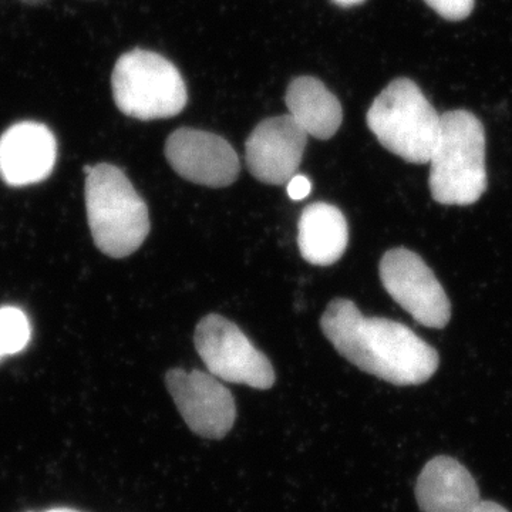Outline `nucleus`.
Instances as JSON below:
<instances>
[{
    "mask_svg": "<svg viewBox=\"0 0 512 512\" xmlns=\"http://www.w3.org/2000/svg\"><path fill=\"white\" fill-rule=\"evenodd\" d=\"M333 3H336L338 6H342V8H352V6L360 5V3L365 2V0H332Z\"/></svg>",
    "mask_w": 512,
    "mask_h": 512,
    "instance_id": "obj_19",
    "label": "nucleus"
},
{
    "mask_svg": "<svg viewBox=\"0 0 512 512\" xmlns=\"http://www.w3.org/2000/svg\"><path fill=\"white\" fill-rule=\"evenodd\" d=\"M113 99L133 119H170L185 109L187 86L173 63L150 50L134 49L117 60L111 76Z\"/></svg>",
    "mask_w": 512,
    "mask_h": 512,
    "instance_id": "obj_5",
    "label": "nucleus"
},
{
    "mask_svg": "<svg viewBox=\"0 0 512 512\" xmlns=\"http://www.w3.org/2000/svg\"><path fill=\"white\" fill-rule=\"evenodd\" d=\"M46 512H80V511L70 510V508H55V510H49Z\"/></svg>",
    "mask_w": 512,
    "mask_h": 512,
    "instance_id": "obj_20",
    "label": "nucleus"
},
{
    "mask_svg": "<svg viewBox=\"0 0 512 512\" xmlns=\"http://www.w3.org/2000/svg\"><path fill=\"white\" fill-rule=\"evenodd\" d=\"M165 157L180 177L204 187H229L241 170L237 151L227 140L195 128L175 130L165 143Z\"/></svg>",
    "mask_w": 512,
    "mask_h": 512,
    "instance_id": "obj_9",
    "label": "nucleus"
},
{
    "mask_svg": "<svg viewBox=\"0 0 512 512\" xmlns=\"http://www.w3.org/2000/svg\"><path fill=\"white\" fill-rule=\"evenodd\" d=\"M416 498L423 512H473L481 503L476 480L454 458L439 456L421 471Z\"/></svg>",
    "mask_w": 512,
    "mask_h": 512,
    "instance_id": "obj_12",
    "label": "nucleus"
},
{
    "mask_svg": "<svg viewBox=\"0 0 512 512\" xmlns=\"http://www.w3.org/2000/svg\"><path fill=\"white\" fill-rule=\"evenodd\" d=\"M430 165L434 201L466 207L480 200L488 187L483 123L467 110L441 114L440 136Z\"/></svg>",
    "mask_w": 512,
    "mask_h": 512,
    "instance_id": "obj_2",
    "label": "nucleus"
},
{
    "mask_svg": "<svg viewBox=\"0 0 512 512\" xmlns=\"http://www.w3.org/2000/svg\"><path fill=\"white\" fill-rule=\"evenodd\" d=\"M84 192L96 247L116 259L138 251L150 234V212L127 175L116 165H94Z\"/></svg>",
    "mask_w": 512,
    "mask_h": 512,
    "instance_id": "obj_3",
    "label": "nucleus"
},
{
    "mask_svg": "<svg viewBox=\"0 0 512 512\" xmlns=\"http://www.w3.org/2000/svg\"><path fill=\"white\" fill-rule=\"evenodd\" d=\"M286 191H288L289 198L293 201L305 200L312 191V183L306 175L296 174L286 184Z\"/></svg>",
    "mask_w": 512,
    "mask_h": 512,
    "instance_id": "obj_17",
    "label": "nucleus"
},
{
    "mask_svg": "<svg viewBox=\"0 0 512 512\" xmlns=\"http://www.w3.org/2000/svg\"><path fill=\"white\" fill-rule=\"evenodd\" d=\"M308 137L289 114L261 121L245 144L249 173L264 184H288L302 163Z\"/></svg>",
    "mask_w": 512,
    "mask_h": 512,
    "instance_id": "obj_10",
    "label": "nucleus"
},
{
    "mask_svg": "<svg viewBox=\"0 0 512 512\" xmlns=\"http://www.w3.org/2000/svg\"><path fill=\"white\" fill-rule=\"evenodd\" d=\"M441 18L458 22L467 19L476 6V0H424Z\"/></svg>",
    "mask_w": 512,
    "mask_h": 512,
    "instance_id": "obj_16",
    "label": "nucleus"
},
{
    "mask_svg": "<svg viewBox=\"0 0 512 512\" xmlns=\"http://www.w3.org/2000/svg\"><path fill=\"white\" fill-rule=\"evenodd\" d=\"M320 328L339 355L396 386L426 383L439 369L437 350L403 323L363 315L349 299L329 303Z\"/></svg>",
    "mask_w": 512,
    "mask_h": 512,
    "instance_id": "obj_1",
    "label": "nucleus"
},
{
    "mask_svg": "<svg viewBox=\"0 0 512 512\" xmlns=\"http://www.w3.org/2000/svg\"><path fill=\"white\" fill-rule=\"evenodd\" d=\"M30 336L32 328L25 312L15 306L0 308V359L25 350Z\"/></svg>",
    "mask_w": 512,
    "mask_h": 512,
    "instance_id": "obj_15",
    "label": "nucleus"
},
{
    "mask_svg": "<svg viewBox=\"0 0 512 512\" xmlns=\"http://www.w3.org/2000/svg\"><path fill=\"white\" fill-rule=\"evenodd\" d=\"M22 2L29 3V5H39V3L46 2V0H22Z\"/></svg>",
    "mask_w": 512,
    "mask_h": 512,
    "instance_id": "obj_21",
    "label": "nucleus"
},
{
    "mask_svg": "<svg viewBox=\"0 0 512 512\" xmlns=\"http://www.w3.org/2000/svg\"><path fill=\"white\" fill-rule=\"evenodd\" d=\"M473 512H508L505 510L503 505H498L493 503V501H481L480 504L477 505L476 510Z\"/></svg>",
    "mask_w": 512,
    "mask_h": 512,
    "instance_id": "obj_18",
    "label": "nucleus"
},
{
    "mask_svg": "<svg viewBox=\"0 0 512 512\" xmlns=\"http://www.w3.org/2000/svg\"><path fill=\"white\" fill-rule=\"evenodd\" d=\"M349 244V227L338 207L313 202L302 211L298 222V245L302 258L312 265L338 262Z\"/></svg>",
    "mask_w": 512,
    "mask_h": 512,
    "instance_id": "obj_13",
    "label": "nucleus"
},
{
    "mask_svg": "<svg viewBox=\"0 0 512 512\" xmlns=\"http://www.w3.org/2000/svg\"><path fill=\"white\" fill-rule=\"evenodd\" d=\"M168 392L192 433L220 440L234 427V396L211 373L173 369L165 376Z\"/></svg>",
    "mask_w": 512,
    "mask_h": 512,
    "instance_id": "obj_8",
    "label": "nucleus"
},
{
    "mask_svg": "<svg viewBox=\"0 0 512 512\" xmlns=\"http://www.w3.org/2000/svg\"><path fill=\"white\" fill-rule=\"evenodd\" d=\"M380 279L387 293L416 322L431 329L446 328L451 303L439 279L416 252L393 248L383 255Z\"/></svg>",
    "mask_w": 512,
    "mask_h": 512,
    "instance_id": "obj_7",
    "label": "nucleus"
},
{
    "mask_svg": "<svg viewBox=\"0 0 512 512\" xmlns=\"http://www.w3.org/2000/svg\"><path fill=\"white\" fill-rule=\"evenodd\" d=\"M56 160V137L45 124L22 121L0 136V178L10 187L46 180Z\"/></svg>",
    "mask_w": 512,
    "mask_h": 512,
    "instance_id": "obj_11",
    "label": "nucleus"
},
{
    "mask_svg": "<svg viewBox=\"0 0 512 512\" xmlns=\"http://www.w3.org/2000/svg\"><path fill=\"white\" fill-rule=\"evenodd\" d=\"M367 126L387 151L407 163H430L441 114L410 79L393 80L367 111Z\"/></svg>",
    "mask_w": 512,
    "mask_h": 512,
    "instance_id": "obj_4",
    "label": "nucleus"
},
{
    "mask_svg": "<svg viewBox=\"0 0 512 512\" xmlns=\"http://www.w3.org/2000/svg\"><path fill=\"white\" fill-rule=\"evenodd\" d=\"M285 101L289 116L308 136L329 140L342 126V104L316 77L293 79L286 90Z\"/></svg>",
    "mask_w": 512,
    "mask_h": 512,
    "instance_id": "obj_14",
    "label": "nucleus"
},
{
    "mask_svg": "<svg viewBox=\"0 0 512 512\" xmlns=\"http://www.w3.org/2000/svg\"><path fill=\"white\" fill-rule=\"evenodd\" d=\"M194 343L208 373L217 379L258 390L274 386L275 370L268 357L224 316L211 313L202 318L195 329Z\"/></svg>",
    "mask_w": 512,
    "mask_h": 512,
    "instance_id": "obj_6",
    "label": "nucleus"
}]
</instances>
